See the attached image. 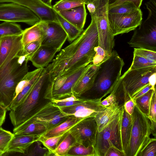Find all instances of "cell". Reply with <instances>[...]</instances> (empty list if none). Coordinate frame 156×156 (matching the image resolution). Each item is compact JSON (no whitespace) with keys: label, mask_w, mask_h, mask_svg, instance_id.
Here are the masks:
<instances>
[{"label":"cell","mask_w":156,"mask_h":156,"mask_svg":"<svg viewBox=\"0 0 156 156\" xmlns=\"http://www.w3.org/2000/svg\"><path fill=\"white\" fill-rule=\"evenodd\" d=\"M76 143L75 139L69 131L55 150L52 152V156H66L69 151Z\"/></svg>","instance_id":"cell-27"},{"label":"cell","mask_w":156,"mask_h":156,"mask_svg":"<svg viewBox=\"0 0 156 156\" xmlns=\"http://www.w3.org/2000/svg\"><path fill=\"white\" fill-rule=\"evenodd\" d=\"M49 70L48 65L44 68L40 78L23 102L10 111L9 118L14 128L26 121L38 108L41 93L47 84Z\"/></svg>","instance_id":"cell-4"},{"label":"cell","mask_w":156,"mask_h":156,"mask_svg":"<svg viewBox=\"0 0 156 156\" xmlns=\"http://www.w3.org/2000/svg\"><path fill=\"white\" fill-rule=\"evenodd\" d=\"M131 115L132 127L127 156H138L152 139L150 122L136 105Z\"/></svg>","instance_id":"cell-6"},{"label":"cell","mask_w":156,"mask_h":156,"mask_svg":"<svg viewBox=\"0 0 156 156\" xmlns=\"http://www.w3.org/2000/svg\"><path fill=\"white\" fill-rule=\"evenodd\" d=\"M90 64L69 75L58 77L50 84H47L44 98L50 100L52 99H61L73 95V87Z\"/></svg>","instance_id":"cell-10"},{"label":"cell","mask_w":156,"mask_h":156,"mask_svg":"<svg viewBox=\"0 0 156 156\" xmlns=\"http://www.w3.org/2000/svg\"><path fill=\"white\" fill-rule=\"evenodd\" d=\"M108 17L110 28L115 36L136 29L142 21V13L139 9L127 14H108Z\"/></svg>","instance_id":"cell-12"},{"label":"cell","mask_w":156,"mask_h":156,"mask_svg":"<svg viewBox=\"0 0 156 156\" xmlns=\"http://www.w3.org/2000/svg\"><path fill=\"white\" fill-rule=\"evenodd\" d=\"M94 50L96 53L92 62L94 65H99L110 56L99 46L95 47Z\"/></svg>","instance_id":"cell-43"},{"label":"cell","mask_w":156,"mask_h":156,"mask_svg":"<svg viewBox=\"0 0 156 156\" xmlns=\"http://www.w3.org/2000/svg\"><path fill=\"white\" fill-rule=\"evenodd\" d=\"M69 133L76 142L87 147H94L98 132L97 123L94 117L82 119L72 127Z\"/></svg>","instance_id":"cell-14"},{"label":"cell","mask_w":156,"mask_h":156,"mask_svg":"<svg viewBox=\"0 0 156 156\" xmlns=\"http://www.w3.org/2000/svg\"><path fill=\"white\" fill-rule=\"evenodd\" d=\"M156 73V67L128 69L121 76L111 93L122 107L133 96L149 84V79Z\"/></svg>","instance_id":"cell-3"},{"label":"cell","mask_w":156,"mask_h":156,"mask_svg":"<svg viewBox=\"0 0 156 156\" xmlns=\"http://www.w3.org/2000/svg\"><path fill=\"white\" fill-rule=\"evenodd\" d=\"M28 62L21 61L0 80V105L7 111H10L17 85L28 72Z\"/></svg>","instance_id":"cell-7"},{"label":"cell","mask_w":156,"mask_h":156,"mask_svg":"<svg viewBox=\"0 0 156 156\" xmlns=\"http://www.w3.org/2000/svg\"><path fill=\"white\" fill-rule=\"evenodd\" d=\"M25 59V57L20 54L13 58L4 68L0 70V80L20 62Z\"/></svg>","instance_id":"cell-42"},{"label":"cell","mask_w":156,"mask_h":156,"mask_svg":"<svg viewBox=\"0 0 156 156\" xmlns=\"http://www.w3.org/2000/svg\"><path fill=\"white\" fill-rule=\"evenodd\" d=\"M38 24L42 32L41 45L60 51L67 36L59 22L40 21Z\"/></svg>","instance_id":"cell-13"},{"label":"cell","mask_w":156,"mask_h":156,"mask_svg":"<svg viewBox=\"0 0 156 156\" xmlns=\"http://www.w3.org/2000/svg\"><path fill=\"white\" fill-rule=\"evenodd\" d=\"M132 127V115L125 110L123 106L122 111L121 134L123 151L127 156Z\"/></svg>","instance_id":"cell-23"},{"label":"cell","mask_w":156,"mask_h":156,"mask_svg":"<svg viewBox=\"0 0 156 156\" xmlns=\"http://www.w3.org/2000/svg\"><path fill=\"white\" fill-rule=\"evenodd\" d=\"M14 135L13 133L2 128L0 130V151L3 152L4 154Z\"/></svg>","instance_id":"cell-41"},{"label":"cell","mask_w":156,"mask_h":156,"mask_svg":"<svg viewBox=\"0 0 156 156\" xmlns=\"http://www.w3.org/2000/svg\"><path fill=\"white\" fill-rule=\"evenodd\" d=\"M133 53L156 62V51L142 48H134Z\"/></svg>","instance_id":"cell-45"},{"label":"cell","mask_w":156,"mask_h":156,"mask_svg":"<svg viewBox=\"0 0 156 156\" xmlns=\"http://www.w3.org/2000/svg\"><path fill=\"white\" fill-rule=\"evenodd\" d=\"M87 4L85 0H59L56 2L52 7L55 11L58 12L61 10L70 9Z\"/></svg>","instance_id":"cell-33"},{"label":"cell","mask_w":156,"mask_h":156,"mask_svg":"<svg viewBox=\"0 0 156 156\" xmlns=\"http://www.w3.org/2000/svg\"><path fill=\"white\" fill-rule=\"evenodd\" d=\"M123 107L116 102L97 113L94 117L97 125L98 132L101 131L118 117L121 113Z\"/></svg>","instance_id":"cell-19"},{"label":"cell","mask_w":156,"mask_h":156,"mask_svg":"<svg viewBox=\"0 0 156 156\" xmlns=\"http://www.w3.org/2000/svg\"><path fill=\"white\" fill-rule=\"evenodd\" d=\"M124 64L117 52L112 50L111 55L99 65L93 86L84 94L88 95L87 98L102 99L110 93L121 76Z\"/></svg>","instance_id":"cell-2"},{"label":"cell","mask_w":156,"mask_h":156,"mask_svg":"<svg viewBox=\"0 0 156 156\" xmlns=\"http://www.w3.org/2000/svg\"><path fill=\"white\" fill-rule=\"evenodd\" d=\"M142 1L143 0H108V8H111L125 3L132 2L140 9Z\"/></svg>","instance_id":"cell-46"},{"label":"cell","mask_w":156,"mask_h":156,"mask_svg":"<svg viewBox=\"0 0 156 156\" xmlns=\"http://www.w3.org/2000/svg\"><path fill=\"white\" fill-rule=\"evenodd\" d=\"M0 21L21 22L33 26L41 21L29 9L13 3H0Z\"/></svg>","instance_id":"cell-11"},{"label":"cell","mask_w":156,"mask_h":156,"mask_svg":"<svg viewBox=\"0 0 156 156\" xmlns=\"http://www.w3.org/2000/svg\"><path fill=\"white\" fill-rule=\"evenodd\" d=\"M69 116L50 101L39 108H37L26 121L19 126L14 128L13 131L22 129L34 122L44 125L48 130L62 123Z\"/></svg>","instance_id":"cell-8"},{"label":"cell","mask_w":156,"mask_h":156,"mask_svg":"<svg viewBox=\"0 0 156 156\" xmlns=\"http://www.w3.org/2000/svg\"><path fill=\"white\" fill-rule=\"evenodd\" d=\"M23 31L20 26L16 23L4 21L0 24V39L4 37L21 34Z\"/></svg>","instance_id":"cell-32"},{"label":"cell","mask_w":156,"mask_h":156,"mask_svg":"<svg viewBox=\"0 0 156 156\" xmlns=\"http://www.w3.org/2000/svg\"><path fill=\"white\" fill-rule=\"evenodd\" d=\"M41 45V40L30 42L23 47L20 55L25 56L26 59L29 61Z\"/></svg>","instance_id":"cell-40"},{"label":"cell","mask_w":156,"mask_h":156,"mask_svg":"<svg viewBox=\"0 0 156 156\" xmlns=\"http://www.w3.org/2000/svg\"><path fill=\"white\" fill-rule=\"evenodd\" d=\"M116 102V99L115 96L111 93L106 98L102 101H101V104L103 106L107 107Z\"/></svg>","instance_id":"cell-48"},{"label":"cell","mask_w":156,"mask_h":156,"mask_svg":"<svg viewBox=\"0 0 156 156\" xmlns=\"http://www.w3.org/2000/svg\"><path fill=\"white\" fill-rule=\"evenodd\" d=\"M84 99L80 98L73 94L70 96L61 99H52L50 101L55 106L59 108L66 107L79 103Z\"/></svg>","instance_id":"cell-38"},{"label":"cell","mask_w":156,"mask_h":156,"mask_svg":"<svg viewBox=\"0 0 156 156\" xmlns=\"http://www.w3.org/2000/svg\"><path fill=\"white\" fill-rule=\"evenodd\" d=\"M101 99L84 98L79 103L60 108L63 113L68 116L83 119L94 117L99 112L106 108L101 105Z\"/></svg>","instance_id":"cell-15"},{"label":"cell","mask_w":156,"mask_h":156,"mask_svg":"<svg viewBox=\"0 0 156 156\" xmlns=\"http://www.w3.org/2000/svg\"><path fill=\"white\" fill-rule=\"evenodd\" d=\"M121 120L122 112L102 130L97 132L94 146L97 156H105L111 146L123 151L121 134Z\"/></svg>","instance_id":"cell-9"},{"label":"cell","mask_w":156,"mask_h":156,"mask_svg":"<svg viewBox=\"0 0 156 156\" xmlns=\"http://www.w3.org/2000/svg\"><path fill=\"white\" fill-rule=\"evenodd\" d=\"M105 156H126L124 152L117 148L111 146L107 150Z\"/></svg>","instance_id":"cell-47"},{"label":"cell","mask_w":156,"mask_h":156,"mask_svg":"<svg viewBox=\"0 0 156 156\" xmlns=\"http://www.w3.org/2000/svg\"><path fill=\"white\" fill-rule=\"evenodd\" d=\"M139 9L132 2H126L112 8H108L109 14H122L134 12Z\"/></svg>","instance_id":"cell-35"},{"label":"cell","mask_w":156,"mask_h":156,"mask_svg":"<svg viewBox=\"0 0 156 156\" xmlns=\"http://www.w3.org/2000/svg\"><path fill=\"white\" fill-rule=\"evenodd\" d=\"M6 110L0 105V126L4 122L6 117Z\"/></svg>","instance_id":"cell-51"},{"label":"cell","mask_w":156,"mask_h":156,"mask_svg":"<svg viewBox=\"0 0 156 156\" xmlns=\"http://www.w3.org/2000/svg\"><path fill=\"white\" fill-rule=\"evenodd\" d=\"M44 68H40L29 83L14 99L10 106V110L21 103L29 94L33 87L40 78Z\"/></svg>","instance_id":"cell-25"},{"label":"cell","mask_w":156,"mask_h":156,"mask_svg":"<svg viewBox=\"0 0 156 156\" xmlns=\"http://www.w3.org/2000/svg\"><path fill=\"white\" fill-rule=\"evenodd\" d=\"M10 2L27 7L35 13L41 21L58 22L52 7L43 3L41 0H0V3Z\"/></svg>","instance_id":"cell-17"},{"label":"cell","mask_w":156,"mask_h":156,"mask_svg":"<svg viewBox=\"0 0 156 156\" xmlns=\"http://www.w3.org/2000/svg\"><path fill=\"white\" fill-rule=\"evenodd\" d=\"M48 130L43 125L36 122L31 123L22 129L13 132L15 135H34L41 136Z\"/></svg>","instance_id":"cell-29"},{"label":"cell","mask_w":156,"mask_h":156,"mask_svg":"<svg viewBox=\"0 0 156 156\" xmlns=\"http://www.w3.org/2000/svg\"><path fill=\"white\" fill-rule=\"evenodd\" d=\"M154 89L150 90L143 95L134 100L136 105L139 110L147 117L149 114L151 98Z\"/></svg>","instance_id":"cell-31"},{"label":"cell","mask_w":156,"mask_h":156,"mask_svg":"<svg viewBox=\"0 0 156 156\" xmlns=\"http://www.w3.org/2000/svg\"><path fill=\"white\" fill-rule=\"evenodd\" d=\"M41 37L42 32L37 23L23 30L22 37L23 47L30 42L41 40Z\"/></svg>","instance_id":"cell-26"},{"label":"cell","mask_w":156,"mask_h":156,"mask_svg":"<svg viewBox=\"0 0 156 156\" xmlns=\"http://www.w3.org/2000/svg\"><path fill=\"white\" fill-rule=\"evenodd\" d=\"M55 12L59 23L67 34L68 41L72 42L80 35L82 32Z\"/></svg>","instance_id":"cell-30"},{"label":"cell","mask_w":156,"mask_h":156,"mask_svg":"<svg viewBox=\"0 0 156 156\" xmlns=\"http://www.w3.org/2000/svg\"><path fill=\"white\" fill-rule=\"evenodd\" d=\"M85 0L86 1V2H87V4L88 3L93 2L95 0Z\"/></svg>","instance_id":"cell-54"},{"label":"cell","mask_w":156,"mask_h":156,"mask_svg":"<svg viewBox=\"0 0 156 156\" xmlns=\"http://www.w3.org/2000/svg\"><path fill=\"white\" fill-rule=\"evenodd\" d=\"M135 105L134 100L132 99H131L124 103L123 107L125 111L129 114L131 115Z\"/></svg>","instance_id":"cell-49"},{"label":"cell","mask_w":156,"mask_h":156,"mask_svg":"<svg viewBox=\"0 0 156 156\" xmlns=\"http://www.w3.org/2000/svg\"><path fill=\"white\" fill-rule=\"evenodd\" d=\"M90 24L80 35L62 49L52 62L48 64L47 84L58 77L69 75L92 62L98 46V33L96 21L93 17Z\"/></svg>","instance_id":"cell-1"},{"label":"cell","mask_w":156,"mask_h":156,"mask_svg":"<svg viewBox=\"0 0 156 156\" xmlns=\"http://www.w3.org/2000/svg\"><path fill=\"white\" fill-rule=\"evenodd\" d=\"M82 119H83L69 116L63 122L56 127L47 130L40 137L47 138L60 135L68 131L74 125Z\"/></svg>","instance_id":"cell-24"},{"label":"cell","mask_w":156,"mask_h":156,"mask_svg":"<svg viewBox=\"0 0 156 156\" xmlns=\"http://www.w3.org/2000/svg\"><path fill=\"white\" fill-rule=\"evenodd\" d=\"M150 121L151 133L156 136V90H154L150 105L149 114L147 117Z\"/></svg>","instance_id":"cell-37"},{"label":"cell","mask_w":156,"mask_h":156,"mask_svg":"<svg viewBox=\"0 0 156 156\" xmlns=\"http://www.w3.org/2000/svg\"><path fill=\"white\" fill-rule=\"evenodd\" d=\"M156 0H149L146 4L148 10L147 19L135 29L130 41V47L156 51Z\"/></svg>","instance_id":"cell-5"},{"label":"cell","mask_w":156,"mask_h":156,"mask_svg":"<svg viewBox=\"0 0 156 156\" xmlns=\"http://www.w3.org/2000/svg\"><path fill=\"white\" fill-rule=\"evenodd\" d=\"M155 88V87H154L151 84H149L134 95L132 97V99L134 100L139 97L147 93L151 89H154Z\"/></svg>","instance_id":"cell-50"},{"label":"cell","mask_w":156,"mask_h":156,"mask_svg":"<svg viewBox=\"0 0 156 156\" xmlns=\"http://www.w3.org/2000/svg\"><path fill=\"white\" fill-rule=\"evenodd\" d=\"M4 154V153L3 152L1 151H0V156L3 155Z\"/></svg>","instance_id":"cell-55"},{"label":"cell","mask_w":156,"mask_h":156,"mask_svg":"<svg viewBox=\"0 0 156 156\" xmlns=\"http://www.w3.org/2000/svg\"><path fill=\"white\" fill-rule=\"evenodd\" d=\"M22 34L0 39V70L4 68L23 49Z\"/></svg>","instance_id":"cell-16"},{"label":"cell","mask_w":156,"mask_h":156,"mask_svg":"<svg viewBox=\"0 0 156 156\" xmlns=\"http://www.w3.org/2000/svg\"><path fill=\"white\" fill-rule=\"evenodd\" d=\"M58 51L52 47L42 45L30 58L33 65L37 68H44L52 61Z\"/></svg>","instance_id":"cell-22"},{"label":"cell","mask_w":156,"mask_h":156,"mask_svg":"<svg viewBox=\"0 0 156 156\" xmlns=\"http://www.w3.org/2000/svg\"><path fill=\"white\" fill-rule=\"evenodd\" d=\"M99 65L90 63V66L76 81L72 88L73 94L80 97L90 89L94 85Z\"/></svg>","instance_id":"cell-18"},{"label":"cell","mask_w":156,"mask_h":156,"mask_svg":"<svg viewBox=\"0 0 156 156\" xmlns=\"http://www.w3.org/2000/svg\"><path fill=\"white\" fill-rule=\"evenodd\" d=\"M149 83L153 87H155L156 84V73L152 75L149 79Z\"/></svg>","instance_id":"cell-52"},{"label":"cell","mask_w":156,"mask_h":156,"mask_svg":"<svg viewBox=\"0 0 156 156\" xmlns=\"http://www.w3.org/2000/svg\"><path fill=\"white\" fill-rule=\"evenodd\" d=\"M41 143L39 140L34 142L24 154L27 156H51L50 152L47 148L41 146Z\"/></svg>","instance_id":"cell-36"},{"label":"cell","mask_w":156,"mask_h":156,"mask_svg":"<svg viewBox=\"0 0 156 156\" xmlns=\"http://www.w3.org/2000/svg\"><path fill=\"white\" fill-rule=\"evenodd\" d=\"M2 128V127L1 126H0V130Z\"/></svg>","instance_id":"cell-56"},{"label":"cell","mask_w":156,"mask_h":156,"mask_svg":"<svg viewBox=\"0 0 156 156\" xmlns=\"http://www.w3.org/2000/svg\"><path fill=\"white\" fill-rule=\"evenodd\" d=\"M85 5H83L70 9L56 12L64 19L82 32L87 14Z\"/></svg>","instance_id":"cell-20"},{"label":"cell","mask_w":156,"mask_h":156,"mask_svg":"<svg viewBox=\"0 0 156 156\" xmlns=\"http://www.w3.org/2000/svg\"><path fill=\"white\" fill-rule=\"evenodd\" d=\"M69 131L57 136L44 138L40 137L39 140L50 152L52 153L56 148L58 145L64 139Z\"/></svg>","instance_id":"cell-34"},{"label":"cell","mask_w":156,"mask_h":156,"mask_svg":"<svg viewBox=\"0 0 156 156\" xmlns=\"http://www.w3.org/2000/svg\"><path fill=\"white\" fill-rule=\"evenodd\" d=\"M40 137L34 135H14L5 154L17 152L24 154L32 143L39 140Z\"/></svg>","instance_id":"cell-21"},{"label":"cell","mask_w":156,"mask_h":156,"mask_svg":"<svg viewBox=\"0 0 156 156\" xmlns=\"http://www.w3.org/2000/svg\"><path fill=\"white\" fill-rule=\"evenodd\" d=\"M156 67V64L148 62L146 58L133 53V58L129 69H136L146 67Z\"/></svg>","instance_id":"cell-39"},{"label":"cell","mask_w":156,"mask_h":156,"mask_svg":"<svg viewBox=\"0 0 156 156\" xmlns=\"http://www.w3.org/2000/svg\"><path fill=\"white\" fill-rule=\"evenodd\" d=\"M66 156H97L94 147H86L76 142L68 151Z\"/></svg>","instance_id":"cell-28"},{"label":"cell","mask_w":156,"mask_h":156,"mask_svg":"<svg viewBox=\"0 0 156 156\" xmlns=\"http://www.w3.org/2000/svg\"><path fill=\"white\" fill-rule=\"evenodd\" d=\"M138 156H156V139L152 138Z\"/></svg>","instance_id":"cell-44"},{"label":"cell","mask_w":156,"mask_h":156,"mask_svg":"<svg viewBox=\"0 0 156 156\" xmlns=\"http://www.w3.org/2000/svg\"><path fill=\"white\" fill-rule=\"evenodd\" d=\"M41 1L46 5L47 6L52 7V6L51 5V2L52 0H41Z\"/></svg>","instance_id":"cell-53"}]
</instances>
